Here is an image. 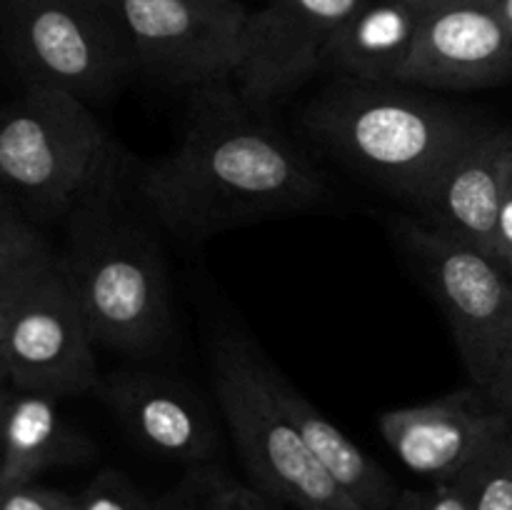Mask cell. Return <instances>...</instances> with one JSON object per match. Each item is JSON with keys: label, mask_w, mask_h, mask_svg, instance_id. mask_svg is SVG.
Returning <instances> with one entry per match:
<instances>
[{"label": "cell", "mask_w": 512, "mask_h": 510, "mask_svg": "<svg viewBox=\"0 0 512 510\" xmlns=\"http://www.w3.org/2000/svg\"><path fill=\"white\" fill-rule=\"evenodd\" d=\"M123 155L88 103L28 85L0 108V190L43 213H73L108 180Z\"/></svg>", "instance_id": "5b68a950"}, {"label": "cell", "mask_w": 512, "mask_h": 510, "mask_svg": "<svg viewBox=\"0 0 512 510\" xmlns=\"http://www.w3.org/2000/svg\"><path fill=\"white\" fill-rule=\"evenodd\" d=\"M275 398L300 430L308 448L320 460L335 483L355 500L363 510H393L400 488L393 475L370 458L358 443L348 438L338 425L330 423L300 390H295L278 370L273 368Z\"/></svg>", "instance_id": "e0dca14e"}, {"label": "cell", "mask_w": 512, "mask_h": 510, "mask_svg": "<svg viewBox=\"0 0 512 510\" xmlns=\"http://www.w3.org/2000/svg\"><path fill=\"white\" fill-rule=\"evenodd\" d=\"M512 75V35L490 5L425 13L398 83L428 90L490 88Z\"/></svg>", "instance_id": "7c38bea8"}, {"label": "cell", "mask_w": 512, "mask_h": 510, "mask_svg": "<svg viewBox=\"0 0 512 510\" xmlns=\"http://www.w3.org/2000/svg\"><path fill=\"white\" fill-rule=\"evenodd\" d=\"M78 510H213V468H198L168 493H148L123 473L103 470L78 495Z\"/></svg>", "instance_id": "ac0fdd59"}, {"label": "cell", "mask_w": 512, "mask_h": 510, "mask_svg": "<svg viewBox=\"0 0 512 510\" xmlns=\"http://www.w3.org/2000/svg\"><path fill=\"white\" fill-rule=\"evenodd\" d=\"M393 510H470L453 483H433L423 490H400Z\"/></svg>", "instance_id": "603a6c76"}, {"label": "cell", "mask_w": 512, "mask_h": 510, "mask_svg": "<svg viewBox=\"0 0 512 510\" xmlns=\"http://www.w3.org/2000/svg\"><path fill=\"white\" fill-rule=\"evenodd\" d=\"M45 255H40V258H35V260H28V263H23V265H15V268L0 270V385L8 380V375H5L3 353H5V335H8L10 313H13V305H15V300H18L25 278L30 275L33 265L38 263V260H43Z\"/></svg>", "instance_id": "cb8c5ba5"}, {"label": "cell", "mask_w": 512, "mask_h": 510, "mask_svg": "<svg viewBox=\"0 0 512 510\" xmlns=\"http://www.w3.org/2000/svg\"><path fill=\"white\" fill-rule=\"evenodd\" d=\"M512 428V415L500 410L480 388L448 395L408 408L385 410L378 430L385 445L410 473L430 483H450L495 440Z\"/></svg>", "instance_id": "30bf717a"}, {"label": "cell", "mask_w": 512, "mask_h": 510, "mask_svg": "<svg viewBox=\"0 0 512 510\" xmlns=\"http://www.w3.org/2000/svg\"><path fill=\"white\" fill-rule=\"evenodd\" d=\"M510 165L512 130L480 125L415 205L428 225L495 255V230Z\"/></svg>", "instance_id": "5bb4252c"}, {"label": "cell", "mask_w": 512, "mask_h": 510, "mask_svg": "<svg viewBox=\"0 0 512 510\" xmlns=\"http://www.w3.org/2000/svg\"><path fill=\"white\" fill-rule=\"evenodd\" d=\"M45 255L43 243L20 220L0 213V270L15 268Z\"/></svg>", "instance_id": "7402d4cb"}, {"label": "cell", "mask_w": 512, "mask_h": 510, "mask_svg": "<svg viewBox=\"0 0 512 510\" xmlns=\"http://www.w3.org/2000/svg\"><path fill=\"white\" fill-rule=\"evenodd\" d=\"M210 368L228 433L253 488L290 510H363L320 465L273 390V365L233 328L210 340Z\"/></svg>", "instance_id": "277c9868"}, {"label": "cell", "mask_w": 512, "mask_h": 510, "mask_svg": "<svg viewBox=\"0 0 512 510\" xmlns=\"http://www.w3.org/2000/svg\"><path fill=\"white\" fill-rule=\"evenodd\" d=\"M485 395L498 405L500 410L512 415V318L508 325V333H505L503 350H500V358L495 363L493 378H490Z\"/></svg>", "instance_id": "d4e9b609"}, {"label": "cell", "mask_w": 512, "mask_h": 510, "mask_svg": "<svg viewBox=\"0 0 512 510\" xmlns=\"http://www.w3.org/2000/svg\"><path fill=\"white\" fill-rule=\"evenodd\" d=\"M0 510H78V500L35 483L0 485Z\"/></svg>", "instance_id": "ffe728a7"}, {"label": "cell", "mask_w": 512, "mask_h": 510, "mask_svg": "<svg viewBox=\"0 0 512 510\" xmlns=\"http://www.w3.org/2000/svg\"><path fill=\"white\" fill-rule=\"evenodd\" d=\"M450 483L470 510H512V435L495 440Z\"/></svg>", "instance_id": "d6986e66"}, {"label": "cell", "mask_w": 512, "mask_h": 510, "mask_svg": "<svg viewBox=\"0 0 512 510\" xmlns=\"http://www.w3.org/2000/svg\"><path fill=\"white\" fill-rule=\"evenodd\" d=\"M305 125L335 155L418 203L480 123L403 83H335L305 110Z\"/></svg>", "instance_id": "3957f363"}, {"label": "cell", "mask_w": 512, "mask_h": 510, "mask_svg": "<svg viewBox=\"0 0 512 510\" xmlns=\"http://www.w3.org/2000/svg\"><path fill=\"white\" fill-rule=\"evenodd\" d=\"M120 180H108L70 213V248L60 263L95 343L145 358L173 330L168 270L160 240L123 203Z\"/></svg>", "instance_id": "7a4b0ae2"}, {"label": "cell", "mask_w": 512, "mask_h": 510, "mask_svg": "<svg viewBox=\"0 0 512 510\" xmlns=\"http://www.w3.org/2000/svg\"><path fill=\"white\" fill-rule=\"evenodd\" d=\"M403 3L413 5L420 13H435V10L460 8V5H490V0H403Z\"/></svg>", "instance_id": "4316f807"}, {"label": "cell", "mask_w": 512, "mask_h": 510, "mask_svg": "<svg viewBox=\"0 0 512 510\" xmlns=\"http://www.w3.org/2000/svg\"><path fill=\"white\" fill-rule=\"evenodd\" d=\"M85 3H93V5H100V8H113L118 0H85Z\"/></svg>", "instance_id": "f1b7e54d"}, {"label": "cell", "mask_w": 512, "mask_h": 510, "mask_svg": "<svg viewBox=\"0 0 512 510\" xmlns=\"http://www.w3.org/2000/svg\"><path fill=\"white\" fill-rule=\"evenodd\" d=\"M108 10L85 0H0L5 48L25 83L88 105L118 93L135 58Z\"/></svg>", "instance_id": "8992f818"}, {"label": "cell", "mask_w": 512, "mask_h": 510, "mask_svg": "<svg viewBox=\"0 0 512 510\" xmlns=\"http://www.w3.org/2000/svg\"><path fill=\"white\" fill-rule=\"evenodd\" d=\"M95 443L58 408V398L0 388V485L35 483L40 473L85 463Z\"/></svg>", "instance_id": "9a60e30c"}, {"label": "cell", "mask_w": 512, "mask_h": 510, "mask_svg": "<svg viewBox=\"0 0 512 510\" xmlns=\"http://www.w3.org/2000/svg\"><path fill=\"white\" fill-rule=\"evenodd\" d=\"M113 13L135 68L160 83L233 80L248 48L250 13L238 0H118Z\"/></svg>", "instance_id": "9c48e42d"}, {"label": "cell", "mask_w": 512, "mask_h": 510, "mask_svg": "<svg viewBox=\"0 0 512 510\" xmlns=\"http://www.w3.org/2000/svg\"><path fill=\"white\" fill-rule=\"evenodd\" d=\"M365 0H278L250 15L235 88L255 108L320 70L325 45Z\"/></svg>", "instance_id": "8fae6325"}, {"label": "cell", "mask_w": 512, "mask_h": 510, "mask_svg": "<svg viewBox=\"0 0 512 510\" xmlns=\"http://www.w3.org/2000/svg\"><path fill=\"white\" fill-rule=\"evenodd\" d=\"M213 510H290L250 483H238L213 470Z\"/></svg>", "instance_id": "44dd1931"}, {"label": "cell", "mask_w": 512, "mask_h": 510, "mask_svg": "<svg viewBox=\"0 0 512 510\" xmlns=\"http://www.w3.org/2000/svg\"><path fill=\"white\" fill-rule=\"evenodd\" d=\"M395 235L443 310L470 380L485 390L512 318V270L425 220H398Z\"/></svg>", "instance_id": "52a82bcc"}, {"label": "cell", "mask_w": 512, "mask_h": 510, "mask_svg": "<svg viewBox=\"0 0 512 510\" xmlns=\"http://www.w3.org/2000/svg\"><path fill=\"white\" fill-rule=\"evenodd\" d=\"M100 400L150 453L205 465L220 448L208 405L180 380L145 370H120L100 380Z\"/></svg>", "instance_id": "4fadbf2b"}, {"label": "cell", "mask_w": 512, "mask_h": 510, "mask_svg": "<svg viewBox=\"0 0 512 510\" xmlns=\"http://www.w3.org/2000/svg\"><path fill=\"white\" fill-rule=\"evenodd\" d=\"M510 435H512V428H510Z\"/></svg>", "instance_id": "4dcf8cb0"}, {"label": "cell", "mask_w": 512, "mask_h": 510, "mask_svg": "<svg viewBox=\"0 0 512 510\" xmlns=\"http://www.w3.org/2000/svg\"><path fill=\"white\" fill-rule=\"evenodd\" d=\"M268 3H278V0H268Z\"/></svg>", "instance_id": "f546056e"}, {"label": "cell", "mask_w": 512, "mask_h": 510, "mask_svg": "<svg viewBox=\"0 0 512 510\" xmlns=\"http://www.w3.org/2000/svg\"><path fill=\"white\" fill-rule=\"evenodd\" d=\"M490 8L495 10V15L503 20V25L512 35V0H490Z\"/></svg>", "instance_id": "83f0119b"}, {"label": "cell", "mask_w": 512, "mask_h": 510, "mask_svg": "<svg viewBox=\"0 0 512 510\" xmlns=\"http://www.w3.org/2000/svg\"><path fill=\"white\" fill-rule=\"evenodd\" d=\"M423 18L403 0H365L325 45L320 70L365 83H398Z\"/></svg>", "instance_id": "2e32d148"}, {"label": "cell", "mask_w": 512, "mask_h": 510, "mask_svg": "<svg viewBox=\"0 0 512 510\" xmlns=\"http://www.w3.org/2000/svg\"><path fill=\"white\" fill-rule=\"evenodd\" d=\"M495 255L512 270V165L505 185L503 205L498 215V230H495Z\"/></svg>", "instance_id": "484cf974"}, {"label": "cell", "mask_w": 512, "mask_h": 510, "mask_svg": "<svg viewBox=\"0 0 512 510\" xmlns=\"http://www.w3.org/2000/svg\"><path fill=\"white\" fill-rule=\"evenodd\" d=\"M5 375L13 388L50 398L98 393L95 338L63 263L33 265L5 335Z\"/></svg>", "instance_id": "ba28073f"}, {"label": "cell", "mask_w": 512, "mask_h": 510, "mask_svg": "<svg viewBox=\"0 0 512 510\" xmlns=\"http://www.w3.org/2000/svg\"><path fill=\"white\" fill-rule=\"evenodd\" d=\"M140 193L163 228L200 240L313 208L325 180L308 155L238 88H193L183 135L140 173Z\"/></svg>", "instance_id": "6da1fadb"}]
</instances>
